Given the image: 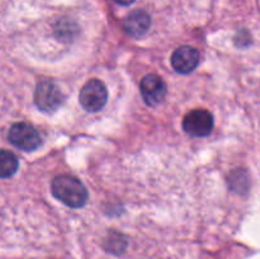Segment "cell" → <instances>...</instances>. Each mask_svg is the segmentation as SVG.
<instances>
[{
    "mask_svg": "<svg viewBox=\"0 0 260 259\" xmlns=\"http://www.w3.org/2000/svg\"><path fill=\"white\" fill-rule=\"evenodd\" d=\"M52 195L73 208H80L88 201V190L85 185L73 175L62 174L52 180Z\"/></svg>",
    "mask_w": 260,
    "mask_h": 259,
    "instance_id": "cell-1",
    "label": "cell"
},
{
    "mask_svg": "<svg viewBox=\"0 0 260 259\" xmlns=\"http://www.w3.org/2000/svg\"><path fill=\"white\" fill-rule=\"evenodd\" d=\"M10 144L22 151H35L41 145V136L37 130L27 122L13 124L8 134Z\"/></svg>",
    "mask_w": 260,
    "mask_h": 259,
    "instance_id": "cell-2",
    "label": "cell"
},
{
    "mask_svg": "<svg viewBox=\"0 0 260 259\" xmlns=\"http://www.w3.org/2000/svg\"><path fill=\"white\" fill-rule=\"evenodd\" d=\"M62 102V93L53 81L42 80L37 84L35 91V103L38 109L46 113H52L60 108Z\"/></svg>",
    "mask_w": 260,
    "mask_h": 259,
    "instance_id": "cell-3",
    "label": "cell"
},
{
    "mask_svg": "<svg viewBox=\"0 0 260 259\" xmlns=\"http://www.w3.org/2000/svg\"><path fill=\"white\" fill-rule=\"evenodd\" d=\"M108 91L106 85L98 79H91L81 88L79 102L88 112H98L106 106Z\"/></svg>",
    "mask_w": 260,
    "mask_h": 259,
    "instance_id": "cell-4",
    "label": "cell"
},
{
    "mask_svg": "<svg viewBox=\"0 0 260 259\" xmlns=\"http://www.w3.org/2000/svg\"><path fill=\"white\" fill-rule=\"evenodd\" d=\"M183 128L190 136H208L213 130L212 114L207 109H194V111H190L183 119Z\"/></svg>",
    "mask_w": 260,
    "mask_h": 259,
    "instance_id": "cell-5",
    "label": "cell"
},
{
    "mask_svg": "<svg viewBox=\"0 0 260 259\" xmlns=\"http://www.w3.org/2000/svg\"><path fill=\"white\" fill-rule=\"evenodd\" d=\"M140 91L145 103L155 107L164 101L167 95V84L156 74H149L140 83Z\"/></svg>",
    "mask_w": 260,
    "mask_h": 259,
    "instance_id": "cell-6",
    "label": "cell"
},
{
    "mask_svg": "<svg viewBox=\"0 0 260 259\" xmlns=\"http://www.w3.org/2000/svg\"><path fill=\"white\" fill-rule=\"evenodd\" d=\"M170 61L177 73L189 74L200 63V52L190 46H182L173 52Z\"/></svg>",
    "mask_w": 260,
    "mask_h": 259,
    "instance_id": "cell-7",
    "label": "cell"
},
{
    "mask_svg": "<svg viewBox=\"0 0 260 259\" xmlns=\"http://www.w3.org/2000/svg\"><path fill=\"white\" fill-rule=\"evenodd\" d=\"M150 24H151V18L146 12L142 10H136L131 13L124 20V30L127 35L132 37H141L149 30Z\"/></svg>",
    "mask_w": 260,
    "mask_h": 259,
    "instance_id": "cell-8",
    "label": "cell"
},
{
    "mask_svg": "<svg viewBox=\"0 0 260 259\" xmlns=\"http://www.w3.org/2000/svg\"><path fill=\"white\" fill-rule=\"evenodd\" d=\"M19 163L12 151L0 150V178H10L17 173Z\"/></svg>",
    "mask_w": 260,
    "mask_h": 259,
    "instance_id": "cell-9",
    "label": "cell"
},
{
    "mask_svg": "<svg viewBox=\"0 0 260 259\" xmlns=\"http://www.w3.org/2000/svg\"><path fill=\"white\" fill-rule=\"evenodd\" d=\"M108 250L113 251L114 250V245H117V253H119V251L123 250V248L126 246V240L123 239V236L119 235V234H112V235H109V239H108Z\"/></svg>",
    "mask_w": 260,
    "mask_h": 259,
    "instance_id": "cell-10",
    "label": "cell"
},
{
    "mask_svg": "<svg viewBox=\"0 0 260 259\" xmlns=\"http://www.w3.org/2000/svg\"><path fill=\"white\" fill-rule=\"evenodd\" d=\"M113 2H116L119 5H131L135 0H113Z\"/></svg>",
    "mask_w": 260,
    "mask_h": 259,
    "instance_id": "cell-11",
    "label": "cell"
}]
</instances>
